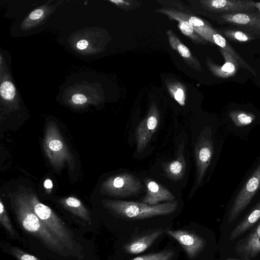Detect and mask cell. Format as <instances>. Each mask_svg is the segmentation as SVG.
Segmentation results:
<instances>
[{
	"mask_svg": "<svg viewBox=\"0 0 260 260\" xmlns=\"http://www.w3.org/2000/svg\"><path fill=\"white\" fill-rule=\"evenodd\" d=\"M11 203L17 221L25 233L59 257L75 260L63 244L35 213L24 194L16 196Z\"/></svg>",
	"mask_w": 260,
	"mask_h": 260,
	"instance_id": "obj_1",
	"label": "cell"
},
{
	"mask_svg": "<svg viewBox=\"0 0 260 260\" xmlns=\"http://www.w3.org/2000/svg\"><path fill=\"white\" fill-rule=\"evenodd\" d=\"M35 213L49 231L63 244L75 260L85 258L84 247L74 232L48 206L32 193H24Z\"/></svg>",
	"mask_w": 260,
	"mask_h": 260,
	"instance_id": "obj_2",
	"label": "cell"
},
{
	"mask_svg": "<svg viewBox=\"0 0 260 260\" xmlns=\"http://www.w3.org/2000/svg\"><path fill=\"white\" fill-rule=\"evenodd\" d=\"M102 203L113 215L131 220L170 215L175 212L178 206L177 201L150 205L143 202L106 199L102 201Z\"/></svg>",
	"mask_w": 260,
	"mask_h": 260,
	"instance_id": "obj_3",
	"label": "cell"
},
{
	"mask_svg": "<svg viewBox=\"0 0 260 260\" xmlns=\"http://www.w3.org/2000/svg\"><path fill=\"white\" fill-rule=\"evenodd\" d=\"M43 146L46 155L55 169H60L66 162L72 169L74 168L73 156L53 122L48 123L46 126Z\"/></svg>",
	"mask_w": 260,
	"mask_h": 260,
	"instance_id": "obj_4",
	"label": "cell"
},
{
	"mask_svg": "<svg viewBox=\"0 0 260 260\" xmlns=\"http://www.w3.org/2000/svg\"><path fill=\"white\" fill-rule=\"evenodd\" d=\"M142 189L141 181L133 174L126 172L110 176L101 184L100 187L102 193L117 198L136 195Z\"/></svg>",
	"mask_w": 260,
	"mask_h": 260,
	"instance_id": "obj_5",
	"label": "cell"
},
{
	"mask_svg": "<svg viewBox=\"0 0 260 260\" xmlns=\"http://www.w3.org/2000/svg\"><path fill=\"white\" fill-rule=\"evenodd\" d=\"M259 188L260 163L236 196L229 213L228 220L229 224L237 218L249 205Z\"/></svg>",
	"mask_w": 260,
	"mask_h": 260,
	"instance_id": "obj_6",
	"label": "cell"
},
{
	"mask_svg": "<svg viewBox=\"0 0 260 260\" xmlns=\"http://www.w3.org/2000/svg\"><path fill=\"white\" fill-rule=\"evenodd\" d=\"M159 122V113L155 103H153L145 118L136 128L137 151L141 153L148 145L152 135L157 130Z\"/></svg>",
	"mask_w": 260,
	"mask_h": 260,
	"instance_id": "obj_7",
	"label": "cell"
},
{
	"mask_svg": "<svg viewBox=\"0 0 260 260\" xmlns=\"http://www.w3.org/2000/svg\"><path fill=\"white\" fill-rule=\"evenodd\" d=\"M216 21L222 24L252 30L260 35V13L252 10L217 15Z\"/></svg>",
	"mask_w": 260,
	"mask_h": 260,
	"instance_id": "obj_8",
	"label": "cell"
},
{
	"mask_svg": "<svg viewBox=\"0 0 260 260\" xmlns=\"http://www.w3.org/2000/svg\"><path fill=\"white\" fill-rule=\"evenodd\" d=\"M204 8L217 15L254 10L255 3L250 0H204Z\"/></svg>",
	"mask_w": 260,
	"mask_h": 260,
	"instance_id": "obj_9",
	"label": "cell"
},
{
	"mask_svg": "<svg viewBox=\"0 0 260 260\" xmlns=\"http://www.w3.org/2000/svg\"><path fill=\"white\" fill-rule=\"evenodd\" d=\"M166 232L178 242L187 256L191 259H193L198 256L206 245V242L204 239L191 231L168 230Z\"/></svg>",
	"mask_w": 260,
	"mask_h": 260,
	"instance_id": "obj_10",
	"label": "cell"
},
{
	"mask_svg": "<svg viewBox=\"0 0 260 260\" xmlns=\"http://www.w3.org/2000/svg\"><path fill=\"white\" fill-rule=\"evenodd\" d=\"M214 152L212 140L209 137L200 136L194 146L198 185H200L209 167Z\"/></svg>",
	"mask_w": 260,
	"mask_h": 260,
	"instance_id": "obj_11",
	"label": "cell"
},
{
	"mask_svg": "<svg viewBox=\"0 0 260 260\" xmlns=\"http://www.w3.org/2000/svg\"><path fill=\"white\" fill-rule=\"evenodd\" d=\"M235 250L241 260H251L260 253V222L237 243Z\"/></svg>",
	"mask_w": 260,
	"mask_h": 260,
	"instance_id": "obj_12",
	"label": "cell"
},
{
	"mask_svg": "<svg viewBox=\"0 0 260 260\" xmlns=\"http://www.w3.org/2000/svg\"><path fill=\"white\" fill-rule=\"evenodd\" d=\"M146 193L142 202L150 205L159 204L160 202L174 201L175 197L167 188L158 183L146 178L144 179Z\"/></svg>",
	"mask_w": 260,
	"mask_h": 260,
	"instance_id": "obj_13",
	"label": "cell"
},
{
	"mask_svg": "<svg viewBox=\"0 0 260 260\" xmlns=\"http://www.w3.org/2000/svg\"><path fill=\"white\" fill-rule=\"evenodd\" d=\"M162 229L151 230L146 234L134 238L126 243L123 249L127 253L136 254L144 252L164 233Z\"/></svg>",
	"mask_w": 260,
	"mask_h": 260,
	"instance_id": "obj_14",
	"label": "cell"
},
{
	"mask_svg": "<svg viewBox=\"0 0 260 260\" xmlns=\"http://www.w3.org/2000/svg\"><path fill=\"white\" fill-rule=\"evenodd\" d=\"M219 50L224 59L222 66L215 64L211 58L207 57V65L215 76L220 78H228L235 75L240 67L238 62L229 53L220 48Z\"/></svg>",
	"mask_w": 260,
	"mask_h": 260,
	"instance_id": "obj_15",
	"label": "cell"
},
{
	"mask_svg": "<svg viewBox=\"0 0 260 260\" xmlns=\"http://www.w3.org/2000/svg\"><path fill=\"white\" fill-rule=\"evenodd\" d=\"M157 11L167 15L172 20L178 21V26L181 32L197 43H206L207 41L202 38L194 30L188 22L185 13L168 9L157 10Z\"/></svg>",
	"mask_w": 260,
	"mask_h": 260,
	"instance_id": "obj_16",
	"label": "cell"
},
{
	"mask_svg": "<svg viewBox=\"0 0 260 260\" xmlns=\"http://www.w3.org/2000/svg\"><path fill=\"white\" fill-rule=\"evenodd\" d=\"M58 202L84 226L91 224L92 220L89 211L78 199L74 197H69L60 199Z\"/></svg>",
	"mask_w": 260,
	"mask_h": 260,
	"instance_id": "obj_17",
	"label": "cell"
},
{
	"mask_svg": "<svg viewBox=\"0 0 260 260\" xmlns=\"http://www.w3.org/2000/svg\"><path fill=\"white\" fill-rule=\"evenodd\" d=\"M183 143L180 144L177 151V158L169 162L163 163L162 167L165 175L174 181L181 180L186 171V161L183 155Z\"/></svg>",
	"mask_w": 260,
	"mask_h": 260,
	"instance_id": "obj_18",
	"label": "cell"
},
{
	"mask_svg": "<svg viewBox=\"0 0 260 260\" xmlns=\"http://www.w3.org/2000/svg\"><path fill=\"white\" fill-rule=\"evenodd\" d=\"M167 35L172 48L178 52L191 68L201 71L202 68L199 60L192 55L189 49L181 42L174 32L171 30H168Z\"/></svg>",
	"mask_w": 260,
	"mask_h": 260,
	"instance_id": "obj_19",
	"label": "cell"
},
{
	"mask_svg": "<svg viewBox=\"0 0 260 260\" xmlns=\"http://www.w3.org/2000/svg\"><path fill=\"white\" fill-rule=\"evenodd\" d=\"M216 30L231 41L246 42L260 38V35L257 32L241 27L230 26Z\"/></svg>",
	"mask_w": 260,
	"mask_h": 260,
	"instance_id": "obj_20",
	"label": "cell"
},
{
	"mask_svg": "<svg viewBox=\"0 0 260 260\" xmlns=\"http://www.w3.org/2000/svg\"><path fill=\"white\" fill-rule=\"evenodd\" d=\"M260 219V201L232 231L229 240L233 241L252 228Z\"/></svg>",
	"mask_w": 260,
	"mask_h": 260,
	"instance_id": "obj_21",
	"label": "cell"
},
{
	"mask_svg": "<svg viewBox=\"0 0 260 260\" xmlns=\"http://www.w3.org/2000/svg\"><path fill=\"white\" fill-rule=\"evenodd\" d=\"M213 43L218 46L230 55L233 57L239 63L240 66L245 68L254 75H256L254 70L238 54L226 40L216 29L212 35Z\"/></svg>",
	"mask_w": 260,
	"mask_h": 260,
	"instance_id": "obj_22",
	"label": "cell"
},
{
	"mask_svg": "<svg viewBox=\"0 0 260 260\" xmlns=\"http://www.w3.org/2000/svg\"><path fill=\"white\" fill-rule=\"evenodd\" d=\"M185 15L195 31L206 41L213 43L212 35L215 29L207 22L197 16L186 13Z\"/></svg>",
	"mask_w": 260,
	"mask_h": 260,
	"instance_id": "obj_23",
	"label": "cell"
},
{
	"mask_svg": "<svg viewBox=\"0 0 260 260\" xmlns=\"http://www.w3.org/2000/svg\"><path fill=\"white\" fill-rule=\"evenodd\" d=\"M1 247L4 252L10 254L16 260H41L38 257L23 250L18 246L11 245L7 242L1 243Z\"/></svg>",
	"mask_w": 260,
	"mask_h": 260,
	"instance_id": "obj_24",
	"label": "cell"
},
{
	"mask_svg": "<svg viewBox=\"0 0 260 260\" xmlns=\"http://www.w3.org/2000/svg\"><path fill=\"white\" fill-rule=\"evenodd\" d=\"M0 223L4 229L12 239H19L20 237L11 222L2 200H0Z\"/></svg>",
	"mask_w": 260,
	"mask_h": 260,
	"instance_id": "obj_25",
	"label": "cell"
},
{
	"mask_svg": "<svg viewBox=\"0 0 260 260\" xmlns=\"http://www.w3.org/2000/svg\"><path fill=\"white\" fill-rule=\"evenodd\" d=\"M166 85L170 95L180 105L185 104V92L184 87L177 81H166Z\"/></svg>",
	"mask_w": 260,
	"mask_h": 260,
	"instance_id": "obj_26",
	"label": "cell"
},
{
	"mask_svg": "<svg viewBox=\"0 0 260 260\" xmlns=\"http://www.w3.org/2000/svg\"><path fill=\"white\" fill-rule=\"evenodd\" d=\"M230 116L237 126H245L251 124L254 120V116L242 111H232Z\"/></svg>",
	"mask_w": 260,
	"mask_h": 260,
	"instance_id": "obj_27",
	"label": "cell"
},
{
	"mask_svg": "<svg viewBox=\"0 0 260 260\" xmlns=\"http://www.w3.org/2000/svg\"><path fill=\"white\" fill-rule=\"evenodd\" d=\"M174 255L173 250L168 249L137 256L131 260H172Z\"/></svg>",
	"mask_w": 260,
	"mask_h": 260,
	"instance_id": "obj_28",
	"label": "cell"
},
{
	"mask_svg": "<svg viewBox=\"0 0 260 260\" xmlns=\"http://www.w3.org/2000/svg\"><path fill=\"white\" fill-rule=\"evenodd\" d=\"M0 93L2 98L5 100H12L16 95L15 87L10 81H4L1 85Z\"/></svg>",
	"mask_w": 260,
	"mask_h": 260,
	"instance_id": "obj_29",
	"label": "cell"
},
{
	"mask_svg": "<svg viewBox=\"0 0 260 260\" xmlns=\"http://www.w3.org/2000/svg\"><path fill=\"white\" fill-rule=\"evenodd\" d=\"M72 101L76 105H83L86 103L87 99L84 94L76 93L72 96Z\"/></svg>",
	"mask_w": 260,
	"mask_h": 260,
	"instance_id": "obj_30",
	"label": "cell"
},
{
	"mask_svg": "<svg viewBox=\"0 0 260 260\" xmlns=\"http://www.w3.org/2000/svg\"><path fill=\"white\" fill-rule=\"evenodd\" d=\"M44 14V11L42 9H37L32 11L29 15V18L31 20H37L40 18Z\"/></svg>",
	"mask_w": 260,
	"mask_h": 260,
	"instance_id": "obj_31",
	"label": "cell"
},
{
	"mask_svg": "<svg viewBox=\"0 0 260 260\" xmlns=\"http://www.w3.org/2000/svg\"><path fill=\"white\" fill-rule=\"evenodd\" d=\"M88 42L87 40L83 39L80 40L76 45L77 48L79 50H84L87 48Z\"/></svg>",
	"mask_w": 260,
	"mask_h": 260,
	"instance_id": "obj_32",
	"label": "cell"
},
{
	"mask_svg": "<svg viewBox=\"0 0 260 260\" xmlns=\"http://www.w3.org/2000/svg\"><path fill=\"white\" fill-rule=\"evenodd\" d=\"M44 186L48 192H50L53 187V183L50 179H46L44 183Z\"/></svg>",
	"mask_w": 260,
	"mask_h": 260,
	"instance_id": "obj_33",
	"label": "cell"
},
{
	"mask_svg": "<svg viewBox=\"0 0 260 260\" xmlns=\"http://www.w3.org/2000/svg\"><path fill=\"white\" fill-rule=\"evenodd\" d=\"M111 2L119 6H128L129 5L128 2L122 0H115V1H110Z\"/></svg>",
	"mask_w": 260,
	"mask_h": 260,
	"instance_id": "obj_34",
	"label": "cell"
},
{
	"mask_svg": "<svg viewBox=\"0 0 260 260\" xmlns=\"http://www.w3.org/2000/svg\"><path fill=\"white\" fill-rule=\"evenodd\" d=\"M225 260H238V259H234V258H228V259H226Z\"/></svg>",
	"mask_w": 260,
	"mask_h": 260,
	"instance_id": "obj_35",
	"label": "cell"
}]
</instances>
